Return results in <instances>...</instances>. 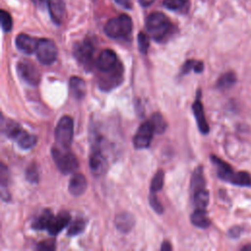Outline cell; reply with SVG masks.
Wrapping results in <instances>:
<instances>
[{"label":"cell","instance_id":"1","mask_svg":"<svg viewBox=\"0 0 251 251\" xmlns=\"http://www.w3.org/2000/svg\"><path fill=\"white\" fill-rule=\"evenodd\" d=\"M149 35L156 41H163L173 29V25L169 18L160 12L151 13L145 22Z\"/></svg>","mask_w":251,"mask_h":251},{"label":"cell","instance_id":"2","mask_svg":"<svg viewBox=\"0 0 251 251\" xmlns=\"http://www.w3.org/2000/svg\"><path fill=\"white\" fill-rule=\"evenodd\" d=\"M211 160L217 167V172L219 177L226 181H229L236 185L241 186H251V176L249 174L245 172H238L235 173L229 167L228 164L221 160L216 156H211Z\"/></svg>","mask_w":251,"mask_h":251},{"label":"cell","instance_id":"3","mask_svg":"<svg viewBox=\"0 0 251 251\" xmlns=\"http://www.w3.org/2000/svg\"><path fill=\"white\" fill-rule=\"evenodd\" d=\"M132 30L131 18L126 14H122L116 18L110 19L104 27L107 36L111 38H126Z\"/></svg>","mask_w":251,"mask_h":251},{"label":"cell","instance_id":"4","mask_svg":"<svg viewBox=\"0 0 251 251\" xmlns=\"http://www.w3.org/2000/svg\"><path fill=\"white\" fill-rule=\"evenodd\" d=\"M3 126V131L7 136L16 140L18 145L23 149H30L36 144V136L33 134H29L21 126L14 121L8 120L7 124Z\"/></svg>","mask_w":251,"mask_h":251},{"label":"cell","instance_id":"5","mask_svg":"<svg viewBox=\"0 0 251 251\" xmlns=\"http://www.w3.org/2000/svg\"><path fill=\"white\" fill-rule=\"evenodd\" d=\"M52 158L59 169V171L68 175L75 172L78 167V162L75 156V154L65 147H52L51 149Z\"/></svg>","mask_w":251,"mask_h":251},{"label":"cell","instance_id":"6","mask_svg":"<svg viewBox=\"0 0 251 251\" xmlns=\"http://www.w3.org/2000/svg\"><path fill=\"white\" fill-rule=\"evenodd\" d=\"M74 137V122L69 116L60 119L55 128V139L57 143L65 148H69Z\"/></svg>","mask_w":251,"mask_h":251},{"label":"cell","instance_id":"7","mask_svg":"<svg viewBox=\"0 0 251 251\" xmlns=\"http://www.w3.org/2000/svg\"><path fill=\"white\" fill-rule=\"evenodd\" d=\"M36 57L43 65H51L57 59L58 50L53 40L48 38H41L38 40L36 48Z\"/></svg>","mask_w":251,"mask_h":251},{"label":"cell","instance_id":"8","mask_svg":"<svg viewBox=\"0 0 251 251\" xmlns=\"http://www.w3.org/2000/svg\"><path fill=\"white\" fill-rule=\"evenodd\" d=\"M20 77L29 85H37L40 81V73L36 66L28 60H21L17 65Z\"/></svg>","mask_w":251,"mask_h":251},{"label":"cell","instance_id":"9","mask_svg":"<svg viewBox=\"0 0 251 251\" xmlns=\"http://www.w3.org/2000/svg\"><path fill=\"white\" fill-rule=\"evenodd\" d=\"M155 132L152 123L149 121H146L142 123L134 137H133V145L137 149H144L150 146L151 140L153 138V133Z\"/></svg>","mask_w":251,"mask_h":251},{"label":"cell","instance_id":"10","mask_svg":"<svg viewBox=\"0 0 251 251\" xmlns=\"http://www.w3.org/2000/svg\"><path fill=\"white\" fill-rule=\"evenodd\" d=\"M123 66L119 65L109 72H104V75L99 79V86L102 90L109 91L118 86L123 81Z\"/></svg>","mask_w":251,"mask_h":251},{"label":"cell","instance_id":"11","mask_svg":"<svg viewBox=\"0 0 251 251\" xmlns=\"http://www.w3.org/2000/svg\"><path fill=\"white\" fill-rule=\"evenodd\" d=\"M94 53V45L89 39L76 42L73 48V54L76 61L82 65L90 63Z\"/></svg>","mask_w":251,"mask_h":251},{"label":"cell","instance_id":"12","mask_svg":"<svg viewBox=\"0 0 251 251\" xmlns=\"http://www.w3.org/2000/svg\"><path fill=\"white\" fill-rule=\"evenodd\" d=\"M119 65L117 54L111 49H104L98 56L96 66L100 72H109Z\"/></svg>","mask_w":251,"mask_h":251},{"label":"cell","instance_id":"13","mask_svg":"<svg viewBox=\"0 0 251 251\" xmlns=\"http://www.w3.org/2000/svg\"><path fill=\"white\" fill-rule=\"evenodd\" d=\"M38 40L34 37L29 36L28 34L25 33H20L16 37V46L17 48L22 51L23 53L25 54H32L33 52L36 51Z\"/></svg>","mask_w":251,"mask_h":251},{"label":"cell","instance_id":"14","mask_svg":"<svg viewBox=\"0 0 251 251\" xmlns=\"http://www.w3.org/2000/svg\"><path fill=\"white\" fill-rule=\"evenodd\" d=\"M192 111H193V114L195 116L199 130L202 133L206 134L209 131V126H208V123H207L205 115H204V110H203L202 103L200 101V90H198L197 97H196V99H195V101L192 105Z\"/></svg>","mask_w":251,"mask_h":251},{"label":"cell","instance_id":"15","mask_svg":"<svg viewBox=\"0 0 251 251\" xmlns=\"http://www.w3.org/2000/svg\"><path fill=\"white\" fill-rule=\"evenodd\" d=\"M47 7L53 23L56 25H61L65 16L64 0H48Z\"/></svg>","mask_w":251,"mask_h":251},{"label":"cell","instance_id":"16","mask_svg":"<svg viewBox=\"0 0 251 251\" xmlns=\"http://www.w3.org/2000/svg\"><path fill=\"white\" fill-rule=\"evenodd\" d=\"M87 187V181L82 174H75L69 182V192L74 196H79L84 193Z\"/></svg>","mask_w":251,"mask_h":251},{"label":"cell","instance_id":"17","mask_svg":"<svg viewBox=\"0 0 251 251\" xmlns=\"http://www.w3.org/2000/svg\"><path fill=\"white\" fill-rule=\"evenodd\" d=\"M70 221H71V216L67 212H61L53 218L47 230L51 235H56L64 227H66L69 225Z\"/></svg>","mask_w":251,"mask_h":251},{"label":"cell","instance_id":"18","mask_svg":"<svg viewBox=\"0 0 251 251\" xmlns=\"http://www.w3.org/2000/svg\"><path fill=\"white\" fill-rule=\"evenodd\" d=\"M89 166L92 173L95 175L102 174V172L106 167V160L97 146H95L92 149V153L89 159Z\"/></svg>","mask_w":251,"mask_h":251},{"label":"cell","instance_id":"19","mask_svg":"<svg viewBox=\"0 0 251 251\" xmlns=\"http://www.w3.org/2000/svg\"><path fill=\"white\" fill-rule=\"evenodd\" d=\"M71 95L75 99H82L86 94V84L81 77L72 76L69 82Z\"/></svg>","mask_w":251,"mask_h":251},{"label":"cell","instance_id":"20","mask_svg":"<svg viewBox=\"0 0 251 251\" xmlns=\"http://www.w3.org/2000/svg\"><path fill=\"white\" fill-rule=\"evenodd\" d=\"M115 225L120 231L128 232L134 226V218L126 212L118 214L115 219Z\"/></svg>","mask_w":251,"mask_h":251},{"label":"cell","instance_id":"21","mask_svg":"<svg viewBox=\"0 0 251 251\" xmlns=\"http://www.w3.org/2000/svg\"><path fill=\"white\" fill-rule=\"evenodd\" d=\"M190 221L192 225L200 228H206L210 226V220L207 215L206 209L196 208L190 216Z\"/></svg>","mask_w":251,"mask_h":251},{"label":"cell","instance_id":"22","mask_svg":"<svg viewBox=\"0 0 251 251\" xmlns=\"http://www.w3.org/2000/svg\"><path fill=\"white\" fill-rule=\"evenodd\" d=\"M54 216L50 210H44L32 223L31 226L34 229H47Z\"/></svg>","mask_w":251,"mask_h":251},{"label":"cell","instance_id":"23","mask_svg":"<svg viewBox=\"0 0 251 251\" xmlns=\"http://www.w3.org/2000/svg\"><path fill=\"white\" fill-rule=\"evenodd\" d=\"M191 191L194 192L198 189L205 188V179L203 176V169L202 167H198L193 172L192 177H191V183H190Z\"/></svg>","mask_w":251,"mask_h":251},{"label":"cell","instance_id":"24","mask_svg":"<svg viewBox=\"0 0 251 251\" xmlns=\"http://www.w3.org/2000/svg\"><path fill=\"white\" fill-rule=\"evenodd\" d=\"M209 202V192L205 188L198 189L193 192V203L196 208L206 209Z\"/></svg>","mask_w":251,"mask_h":251},{"label":"cell","instance_id":"25","mask_svg":"<svg viewBox=\"0 0 251 251\" xmlns=\"http://www.w3.org/2000/svg\"><path fill=\"white\" fill-rule=\"evenodd\" d=\"M150 122L152 123L154 130L157 133H163L167 128V122L160 113H154L151 116Z\"/></svg>","mask_w":251,"mask_h":251},{"label":"cell","instance_id":"26","mask_svg":"<svg viewBox=\"0 0 251 251\" xmlns=\"http://www.w3.org/2000/svg\"><path fill=\"white\" fill-rule=\"evenodd\" d=\"M86 226V222L84 219L81 218H76L74 222L71 223L70 227L68 229V235L69 236H74L76 235L84 230V227Z\"/></svg>","mask_w":251,"mask_h":251},{"label":"cell","instance_id":"27","mask_svg":"<svg viewBox=\"0 0 251 251\" xmlns=\"http://www.w3.org/2000/svg\"><path fill=\"white\" fill-rule=\"evenodd\" d=\"M164 176L165 175L162 170H159L158 172H156L155 176H153V178L151 180V184H150L151 193H155L162 189V187L164 185Z\"/></svg>","mask_w":251,"mask_h":251},{"label":"cell","instance_id":"28","mask_svg":"<svg viewBox=\"0 0 251 251\" xmlns=\"http://www.w3.org/2000/svg\"><path fill=\"white\" fill-rule=\"evenodd\" d=\"M236 80V77H235V75L232 73V72H228V73H226L224 74L218 80V87L220 88H228L230 87Z\"/></svg>","mask_w":251,"mask_h":251},{"label":"cell","instance_id":"29","mask_svg":"<svg viewBox=\"0 0 251 251\" xmlns=\"http://www.w3.org/2000/svg\"><path fill=\"white\" fill-rule=\"evenodd\" d=\"M203 68H204V65L202 62L195 61V60H188L183 64L181 68V74L182 75L187 74L190 72L191 69H193L195 73H201L203 71Z\"/></svg>","mask_w":251,"mask_h":251},{"label":"cell","instance_id":"30","mask_svg":"<svg viewBox=\"0 0 251 251\" xmlns=\"http://www.w3.org/2000/svg\"><path fill=\"white\" fill-rule=\"evenodd\" d=\"M188 0H164V6L172 11H180L187 6Z\"/></svg>","mask_w":251,"mask_h":251},{"label":"cell","instance_id":"31","mask_svg":"<svg viewBox=\"0 0 251 251\" xmlns=\"http://www.w3.org/2000/svg\"><path fill=\"white\" fill-rule=\"evenodd\" d=\"M0 18H1V25H2V29L6 32L10 31L12 26H13V21H12V17L11 15L5 11V10H1L0 11Z\"/></svg>","mask_w":251,"mask_h":251},{"label":"cell","instance_id":"32","mask_svg":"<svg viewBox=\"0 0 251 251\" xmlns=\"http://www.w3.org/2000/svg\"><path fill=\"white\" fill-rule=\"evenodd\" d=\"M137 44H138V49L141 53L145 54L149 48L150 42L148 36L144 32H139L137 36Z\"/></svg>","mask_w":251,"mask_h":251},{"label":"cell","instance_id":"33","mask_svg":"<svg viewBox=\"0 0 251 251\" xmlns=\"http://www.w3.org/2000/svg\"><path fill=\"white\" fill-rule=\"evenodd\" d=\"M38 177H39V175H38V170L36 166L33 164L32 165L30 164V166L25 171V178L29 182H37Z\"/></svg>","mask_w":251,"mask_h":251},{"label":"cell","instance_id":"34","mask_svg":"<svg viewBox=\"0 0 251 251\" xmlns=\"http://www.w3.org/2000/svg\"><path fill=\"white\" fill-rule=\"evenodd\" d=\"M149 203L151 205V207L153 208V210L158 213V214H162L163 212V206L161 205L159 199L157 198V196H155L154 193H151V195L149 196Z\"/></svg>","mask_w":251,"mask_h":251},{"label":"cell","instance_id":"35","mask_svg":"<svg viewBox=\"0 0 251 251\" xmlns=\"http://www.w3.org/2000/svg\"><path fill=\"white\" fill-rule=\"evenodd\" d=\"M55 247L56 246H55L54 240L50 239V240H45V241L38 243L36 246V249L42 250V251H51V250H54Z\"/></svg>","mask_w":251,"mask_h":251},{"label":"cell","instance_id":"36","mask_svg":"<svg viewBox=\"0 0 251 251\" xmlns=\"http://www.w3.org/2000/svg\"><path fill=\"white\" fill-rule=\"evenodd\" d=\"M115 2L117 4H119L121 7L125 8V9H131L132 8V4H131V0H115Z\"/></svg>","mask_w":251,"mask_h":251},{"label":"cell","instance_id":"37","mask_svg":"<svg viewBox=\"0 0 251 251\" xmlns=\"http://www.w3.org/2000/svg\"><path fill=\"white\" fill-rule=\"evenodd\" d=\"M33 4H35L37 7H40V8H42V7H44L45 5H47V3H48V0H30Z\"/></svg>","mask_w":251,"mask_h":251},{"label":"cell","instance_id":"38","mask_svg":"<svg viewBox=\"0 0 251 251\" xmlns=\"http://www.w3.org/2000/svg\"><path fill=\"white\" fill-rule=\"evenodd\" d=\"M138 2H139V4L141 6L148 7V6H150L154 2V0H138Z\"/></svg>","mask_w":251,"mask_h":251},{"label":"cell","instance_id":"39","mask_svg":"<svg viewBox=\"0 0 251 251\" xmlns=\"http://www.w3.org/2000/svg\"><path fill=\"white\" fill-rule=\"evenodd\" d=\"M172 249V246L169 242H163L162 246H161V250H171Z\"/></svg>","mask_w":251,"mask_h":251}]
</instances>
